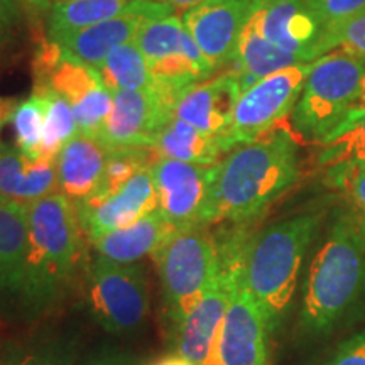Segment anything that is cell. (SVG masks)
I'll return each instance as SVG.
<instances>
[{
  "label": "cell",
  "instance_id": "cell-34",
  "mask_svg": "<svg viewBox=\"0 0 365 365\" xmlns=\"http://www.w3.org/2000/svg\"><path fill=\"white\" fill-rule=\"evenodd\" d=\"M336 188L344 191L352 207V215L365 239V164L350 170L341 178Z\"/></svg>",
  "mask_w": 365,
  "mask_h": 365
},
{
  "label": "cell",
  "instance_id": "cell-21",
  "mask_svg": "<svg viewBox=\"0 0 365 365\" xmlns=\"http://www.w3.org/2000/svg\"><path fill=\"white\" fill-rule=\"evenodd\" d=\"M309 63L299 54L286 51L271 41L262 38L254 29L245 26L242 31L239 43L235 46L234 58L228 68H232L239 76L242 93L250 88L259 80L266 78L272 73L284 70V68Z\"/></svg>",
  "mask_w": 365,
  "mask_h": 365
},
{
  "label": "cell",
  "instance_id": "cell-10",
  "mask_svg": "<svg viewBox=\"0 0 365 365\" xmlns=\"http://www.w3.org/2000/svg\"><path fill=\"white\" fill-rule=\"evenodd\" d=\"M159 212L178 228L215 225L218 164L205 166L156 158L150 164Z\"/></svg>",
  "mask_w": 365,
  "mask_h": 365
},
{
  "label": "cell",
  "instance_id": "cell-15",
  "mask_svg": "<svg viewBox=\"0 0 365 365\" xmlns=\"http://www.w3.org/2000/svg\"><path fill=\"white\" fill-rule=\"evenodd\" d=\"M175 11L176 9L166 2L135 0L120 16L83 29L51 34L48 38L70 56L98 70L113 49L134 39L137 29L145 19L171 16Z\"/></svg>",
  "mask_w": 365,
  "mask_h": 365
},
{
  "label": "cell",
  "instance_id": "cell-6",
  "mask_svg": "<svg viewBox=\"0 0 365 365\" xmlns=\"http://www.w3.org/2000/svg\"><path fill=\"white\" fill-rule=\"evenodd\" d=\"M153 257L166 312L180 325L217 276L220 267L217 237L208 227L176 228Z\"/></svg>",
  "mask_w": 365,
  "mask_h": 365
},
{
  "label": "cell",
  "instance_id": "cell-17",
  "mask_svg": "<svg viewBox=\"0 0 365 365\" xmlns=\"http://www.w3.org/2000/svg\"><path fill=\"white\" fill-rule=\"evenodd\" d=\"M255 0H203L181 14L186 31L218 70L228 66Z\"/></svg>",
  "mask_w": 365,
  "mask_h": 365
},
{
  "label": "cell",
  "instance_id": "cell-29",
  "mask_svg": "<svg viewBox=\"0 0 365 365\" xmlns=\"http://www.w3.org/2000/svg\"><path fill=\"white\" fill-rule=\"evenodd\" d=\"M46 118V97L39 90H33L29 98L17 103L12 115L16 148L26 156L43 158V132Z\"/></svg>",
  "mask_w": 365,
  "mask_h": 365
},
{
  "label": "cell",
  "instance_id": "cell-23",
  "mask_svg": "<svg viewBox=\"0 0 365 365\" xmlns=\"http://www.w3.org/2000/svg\"><path fill=\"white\" fill-rule=\"evenodd\" d=\"M153 150L158 158L205 164V166L218 164L222 161L220 158L225 154L218 140L198 130L188 122L175 117L159 130Z\"/></svg>",
  "mask_w": 365,
  "mask_h": 365
},
{
  "label": "cell",
  "instance_id": "cell-3",
  "mask_svg": "<svg viewBox=\"0 0 365 365\" xmlns=\"http://www.w3.org/2000/svg\"><path fill=\"white\" fill-rule=\"evenodd\" d=\"M365 287V239L352 213L336 218L314 254L303 287L301 325L331 330L357 303Z\"/></svg>",
  "mask_w": 365,
  "mask_h": 365
},
{
  "label": "cell",
  "instance_id": "cell-22",
  "mask_svg": "<svg viewBox=\"0 0 365 365\" xmlns=\"http://www.w3.org/2000/svg\"><path fill=\"white\" fill-rule=\"evenodd\" d=\"M27 250V205L0 203V296L17 294Z\"/></svg>",
  "mask_w": 365,
  "mask_h": 365
},
{
  "label": "cell",
  "instance_id": "cell-32",
  "mask_svg": "<svg viewBox=\"0 0 365 365\" xmlns=\"http://www.w3.org/2000/svg\"><path fill=\"white\" fill-rule=\"evenodd\" d=\"M0 365H70V360L61 350L51 349H14L0 350Z\"/></svg>",
  "mask_w": 365,
  "mask_h": 365
},
{
  "label": "cell",
  "instance_id": "cell-20",
  "mask_svg": "<svg viewBox=\"0 0 365 365\" xmlns=\"http://www.w3.org/2000/svg\"><path fill=\"white\" fill-rule=\"evenodd\" d=\"M176 228L158 208L132 225L108 232L91 244L102 257L113 262L134 264L145 255L156 252Z\"/></svg>",
  "mask_w": 365,
  "mask_h": 365
},
{
  "label": "cell",
  "instance_id": "cell-12",
  "mask_svg": "<svg viewBox=\"0 0 365 365\" xmlns=\"http://www.w3.org/2000/svg\"><path fill=\"white\" fill-rule=\"evenodd\" d=\"M247 27L309 63L325 56L327 27L309 0H255Z\"/></svg>",
  "mask_w": 365,
  "mask_h": 365
},
{
  "label": "cell",
  "instance_id": "cell-16",
  "mask_svg": "<svg viewBox=\"0 0 365 365\" xmlns=\"http://www.w3.org/2000/svg\"><path fill=\"white\" fill-rule=\"evenodd\" d=\"M240 95L239 76L232 68H227L217 76L182 90L173 108V117L188 122L198 130L213 137L227 154L230 150L228 134L232 117Z\"/></svg>",
  "mask_w": 365,
  "mask_h": 365
},
{
  "label": "cell",
  "instance_id": "cell-27",
  "mask_svg": "<svg viewBox=\"0 0 365 365\" xmlns=\"http://www.w3.org/2000/svg\"><path fill=\"white\" fill-rule=\"evenodd\" d=\"M182 34H185V24L181 16L171 14V16L145 19L132 41L148 59V65H153L180 53Z\"/></svg>",
  "mask_w": 365,
  "mask_h": 365
},
{
  "label": "cell",
  "instance_id": "cell-13",
  "mask_svg": "<svg viewBox=\"0 0 365 365\" xmlns=\"http://www.w3.org/2000/svg\"><path fill=\"white\" fill-rule=\"evenodd\" d=\"M173 108L175 102L156 90L115 91L112 110L97 139L108 150L153 149L159 130L173 118Z\"/></svg>",
  "mask_w": 365,
  "mask_h": 365
},
{
  "label": "cell",
  "instance_id": "cell-28",
  "mask_svg": "<svg viewBox=\"0 0 365 365\" xmlns=\"http://www.w3.org/2000/svg\"><path fill=\"white\" fill-rule=\"evenodd\" d=\"M34 90H39L46 97V118L41 153H43V158L54 159L63 149V145L78 134V127H76L70 103L61 95H58L48 86H34Z\"/></svg>",
  "mask_w": 365,
  "mask_h": 365
},
{
  "label": "cell",
  "instance_id": "cell-26",
  "mask_svg": "<svg viewBox=\"0 0 365 365\" xmlns=\"http://www.w3.org/2000/svg\"><path fill=\"white\" fill-rule=\"evenodd\" d=\"M97 71L112 93L122 90L154 91V78L150 75L148 59L134 41L113 49Z\"/></svg>",
  "mask_w": 365,
  "mask_h": 365
},
{
  "label": "cell",
  "instance_id": "cell-4",
  "mask_svg": "<svg viewBox=\"0 0 365 365\" xmlns=\"http://www.w3.org/2000/svg\"><path fill=\"white\" fill-rule=\"evenodd\" d=\"M319 225V213H307L274 223L249 237L244 254V282L261 308L269 330L279 327L289 309L304 255Z\"/></svg>",
  "mask_w": 365,
  "mask_h": 365
},
{
  "label": "cell",
  "instance_id": "cell-31",
  "mask_svg": "<svg viewBox=\"0 0 365 365\" xmlns=\"http://www.w3.org/2000/svg\"><path fill=\"white\" fill-rule=\"evenodd\" d=\"M26 9L19 0H0V51L21 44L27 33Z\"/></svg>",
  "mask_w": 365,
  "mask_h": 365
},
{
  "label": "cell",
  "instance_id": "cell-35",
  "mask_svg": "<svg viewBox=\"0 0 365 365\" xmlns=\"http://www.w3.org/2000/svg\"><path fill=\"white\" fill-rule=\"evenodd\" d=\"M323 365H365V330L341 341Z\"/></svg>",
  "mask_w": 365,
  "mask_h": 365
},
{
  "label": "cell",
  "instance_id": "cell-38",
  "mask_svg": "<svg viewBox=\"0 0 365 365\" xmlns=\"http://www.w3.org/2000/svg\"><path fill=\"white\" fill-rule=\"evenodd\" d=\"M150 365H193L190 362V360H186L185 357H181V355H168V357H163L156 360V362H153Z\"/></svg>",
  "mask_w": 365,
  "mask_h": 365
},
{
  "label": "cell",
  "instance_id": "cell-40",
  "mask_svg": "<svg viewBox=\"0 0 365 365\" xmlns=\"http://www.w3.org/2000/svg\"><path fill=\"white\" fill-rule=\"evenodd\" d=\"M98 365H122V364H117V362H103V364H98Z\"/></svg>",
  "mask_w": 365,
  "mask_h": 365
},
{
  "label": "cell",
  "instance_id": "cell-8",
  "mask_svg": "<svg viewBox=\"0 0 365 365\" xmlns=\"http://www.w3.org/2000/svg\"><path fill=\"white\" fill-rule=\"evenodd\" d=\"M86 287L91 313L105 330L132 331L148 317V281L135 264L113 262L98 255L88 266Z\"/></svg>",
  "mask_w": 365,
  "mask_h": 365
},
{
  "label": "cell",
  "instance_id": "cell-24",
  "mask_svg": "<svg viewBox=\"0 0 365 365\" xmlns=\"http://www.w3.org/2000/svg\"><path fill=\"white\" fill-rule=\"evenodd\" d=\"M318 145V164L336 188L346 173L365 164V113L339 127Z\"/></svg>",
  "mask_w": 365,
  "mask_h": 365
},
{
  "label": "cell",
  "instance_id": "cell-41",
  "mask_svg": "<svg viewBox=\"0 0 365 365\" xmlns=\"http://www.w3.org/2000/svg\"><path fill=\"white\" fill-rule=\"evenodd\" d=\"M4 202H7V200H6V198H4V196H2V195H0V203H4Z\"/></svg>",
  "mask_w": 365,
  "mask_h": 365
},
{
  "label": "cell",
  "instance_id": "cell-2",
  "mask_svg": "<svg viewBox=\"0 0 365 365\" xmlns=\"http://www.w3.org/2000/svg\"><path fill=\"white\" fill-rule=\"evenodd\" d=\"M75 203L53 193L27 205V250L17 296L31 312L56 303L85 267L86 247Z\"/></svg>",
  "mask_w": 365,
  "mask_h": 365
},
{
  "label": "cell",
  "instance_id": "cell-33",
  "mask_svg": "<svg viewBox=\"0 0 365 365\" xmlns=\"http://www.w3.org/2000/svg\"><path fill=\"white\" fill-rule=\"evenodd\" d=\"M327 31L365 12V0H309Z\"/></svg>",
  "mask_w": 365,
  "mask_h": 365
},
{
  "label": "cell",
  "instance_id": "cell-25",
  "mask_svg": "<svg viewBox=\"0 0 365 365\" xmlns=\"http://www.w3.org/2000/svg\"><path fill=\"white\" fill-rule=\"evenodd\" d=\"M135 0H53L46 16V34L76 31L125 12Z\"/></svg>",
  "mask_w": 365,
  "mask_h": 365
},
{
  "label": "cell",
  "instance_id": "cell-1",
  "mask_svg": "<svg viewBox=\"0 0 365 365\" xmlns=\"http://www.w3.org/2000/svg\"><path fill=\"white\" fill-rule=\"evenodd\" d=\"M299 176L298 143L281 127L254 143L235 145L218 163L217 223L249 225L293 188Z\"/></svg>",
  "mask_w": 365,
  "mask_h": 365
},
{
  "label": "cell",
  "instance_id": "cell-36",
  "mask_svg": "<svg viewBox=\"0 0 365 365\" xmlns=\"http://www.w3.org/2000/svg\"><path fill=\"white\" fill-rule=\"evenodd\" d=\"M19 2L24 6L31 19H41V17L48 16L53 0H19Z\"/></svg>",
  "mask_w": 365,
  "mask_h": 365
},
{
  "label": "cell",
  "instance_id": "cell-19",
  "mask_svg": "<svg viewBox=\"0 0 365 365\" xmlns=\"http://www.w3.org/2000/svg\"><path fill=\"white\" fill-rule=\"evenodd\" d=\"M53 193H58L54 159H33L0 144V195L7 202L31 205Z\"/></svg>",
  "mask_w": 365,
  "mask_h": 365
},
{
  "label": "cell",
  "instance_id": "cell-5",
  "mask_svg": "<svg viewBox=\"0 0 365 365\" xmlns=\"http://www.w3.org/2000/svg\"><path fill=\"white\" fill-rule=\"evenodd\" d=\"M365 88V58L331 51L314 59L301 97L291 113L293 129L312 143L360 115Z\"/></svg>",
  "mask_w": 365,
  "mask_h": 365
},
{
  "label": "cell",
  "instance_id": "cell-7",
  "mask_svg": "<svg viewBox=\"0 0 365 365\" xmlns=\"http://www.w3.org/2000/svg\"><path fill=\"white\" fill-rule=\"evenodd\" d=\"M34 86H48L70 103L78 134L97 137L112 110L113 93L100 73L46 36L34 51Z\"/></svg>",
  "mask_w": 365,
  "mask_h": 365
},
{
  "label": "cell",
  "instance_id": "cell-30",
  "mask_svg": "<svg viewBox=\"0 0 365 365\" xmlns=\"http://www.w3.org/2000/svg\"><path fill=\"white\" fill-rule=\"evenodd\" d=\"M345 51L365 58V12L344 22L335 29L327 31L323 53Z\"/></svg>",
  "mask_w": 365,
  "mask_h": 365
},
{
  "label": "cell",
  "instance_id": "cell-18",
  "mask_svg": "<svg viewBox=\"0 0 365 365\" xmlns=\"http://www.w3.org/2000/svg\"><path fill=\"white\" fill-rule=\"evenodd\" d=\"M108 149L97 137L76 134L54 158L58 191L78 205L102 190Z\"/></svg>",
  "mask_w": 365,
  "mask_h": 365
},
{
  "label": "cell",
  "instance_id": "cell-9",
  "mask_svg": "<svg viewBox=\"0 0 365 365\" xmlns=\"http://www.w3.org/2000/svg\"><path fill=\"white\" fill-rule=\"evenodd\" d=\"M309 70L312 63L284 68L259 80L240 95L228 134L230 150L235 145L261 139L291 117Z\"/></svg>",
  "mask_w": 365,
  "mask_h": 365
},
{
  "label": "cell",
  "instance_id": "cell-37",
  "mask_svg": "<svg viewBox=\"0 0 365 365\" xmlns=\"http://www.w3.org/2000/svg\"><path fill=\"white\" fill-rule=\"evenodd\" d=\"M17 103H19V102H17L16 98L0 97V132H2L4 125H6L7 122L12 120L14 110H16ZM0 144H2V143H0Z\"/></svg>",
  "mask_w": 365,
  "mask_h": 365
},
{
  "label": "cell",
  "instance_id": "cell-14",
  "mask_svg": "<svg viewBox=\"0 0 365 365\" xmlns=\"http://www.w3.org/2000/svg\"><path fill=\"white\" fill-rule=\"evenodd\" d=\"M75 207L81 230L90 242L108 232L132 225L159 207L150 166L137 173L118 188L91 196Z\"/></svg>",
  "mask_w": 365,
  "mask_h": 365
},
{
  "label": "cell",
  "instance_id": "cell-39",
  "mask_svg": "<svg viewBox=\"0 0 365 365\" xmlns=\"http://www.w3.org/2000/svg\"><path fill=\"white\" fill-rule=\"evenodd\" d=\"M158 2H166L171 4L175 9H182V11H188V9L198 6L203 0H158Z\"/></svg>",
  "mask_w": 365,
  "mask_h": 365
},
{
  "label": "cell",
  "instance_id": "cell-11",
  "mask_svg": "<svg viewBox=\"0 0 365 365\" xmlns=\"http://www.w3.org/2000/svg\"><path fill=\"white\" fill-rule=\"evenodd\" d=\"M267 323L237 266L228 308L208 365H267Z\"/></svg>",
  "mask_w": 365,
  "mask_h": 365
}]
</instances>
